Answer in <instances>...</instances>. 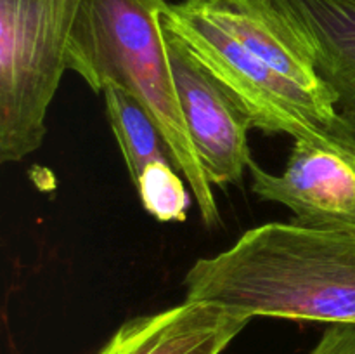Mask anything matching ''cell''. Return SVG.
<instances>
[{"label": "cell", "mask_w": 355, "mask_h": 354, "mask_svg": "<svg viewBox=\"0 0 355 354\" xmlns=\"http://www.w3.org/2000/svg\"><path fill=\"white\" fill-rule=\"evenodd\" d=\"M162 21L224 87L253 128L312 139L324 135L338 115L335 97L312 92L267 66L222 30L196 0L170 3Z\"/></svg>", "instance_id": "4"}, {"label": "cell", "mask_w": 355, "mask_h": 354, "mask_svg": "<svg viewBox=\"0 0 355 354\" xmlns=\"http://www.w3.org/2000/svg\"><path fill=\"white\" fill-rule=\"evenodd\" d=\"M196 2L222 30L267 66L312 92L333 96L318 75L311 45L274 0Z\"/></svg>", "instance_id": "8"}, {"label": "cell", "mask_w": 355, "mask_h": 354, "mask_svg": "<svg viewBox=\"0 0 355 354\" xmlns=\"http://www.w3.org/2000/svg\"><path fill=\"white\" fill-rule=\"evenodd\" d=\"M166 0H83L68 47V69L94 92L130 94L158 127L170 162L186 179L208 228L222 224L217 200L196 155L170 66L162 16Z\"/></svg>", "instance_id": "2"}, {"label": "cell", "mask_w": 355, "mask_h": 354, "mask_svg": "<svg viewBox=\"0 0 355 354\" xmlns=\"http://www.w3.org/2000/svg\"><path fill=\"white\" fill-rule=\"evenodd\" d=\"M293 141L279 176L250 163L253 194L290 208L297 226L355 235V113L338 110L324 135Z\"/></svg>", "instance_id": "5"}, {"label": "cell", "mask_w": 355, "mask_h": 354, "mask_svg": "<svg viewBox=\"0 0 355 354\" xmlns=\"http://www.w3.org/2000/svg\"><path fill=\"white\" fill-rule=\"evenodd\" d=\"M250 319L220 305L184 301L125 321L97 354H222Z\"/></svg>", "instance_id": "7"}, {"label": "cell", "mask_w": 355, "mask_h": 354, "mask_svg": "<svg viewBox=\"0 0 355 354\" xmlns=\"http://www.w3.org/2000/svg\"><path fill=\"white\" fill-rule=\"evenodd\" d=\"M182 283L186 301L248 318L355 323V235L269 222L198 259Z\"/></svg>", "instance_id": "1"}, {"label": "cell", "mask_w": 355, "mask_h": 354, "mask_svg": "<svg viewBox=\"0 0 355 354\" xmlns=\"http://www.w3.org/2000/svg\"><path fill=\"white\" fill-rule=\"evenodd\" d=\"M311 45L340 111L355 113V0H274Z\"/></svg>", "instance_id": "9"}, {"label": "cell", "mask_w": 355, "mask_h": 354, "mask_svg": "<svg viewBox=\"0 0 355 354\" xmlns=\"http://www.w3.org/2000/svg\"><path fill=\"white\" fill-rule=\"evenodd\" d=\"M83 0H0V162L17 163L47 134Z\"/></svg>", "instance_id": "3"}, {"label": "cell", "mask_w": 355, "mask_h": 354, "mask_svg": "<svg viewBox=\"0 0 355 354\" xmlns=\"http://www.w3.org/2000/svg\"><path fill=\"white\" fill-rule=\"evenodd\" d=\"M165 37L180 110L208 180L211 186L241 184L253 162L252 121L173 31L165 28Z\"/></svg>", "instance_id": "6"}, {"label": "cell", "mask_w": 355, "mask_h": 354, "mask_svg": "<svg viewBox=\"0 0 355 354\" xmlns=\"http://www.w3.org/2000/svg\"><path fill=\"white\" fill-rule=\"evenodd\" d=\"M186 179L170 160L155 162L142 170L134 184L142 207L159 222H182L189 207Z\"/></svg>", "instance_id": "11"}, {"label": "cell", "mask_w": 355, "mask_h": 354, "mask_svg": "<svg viewBox=\"0 0 355 354\" xmlns=\"http://www.w3.org/2000/svg\"><path fill=\"white\" fill-rule=\"evenodd\" d=\"M107 120L120 146L132 183H137L142 170L155 162L170 160L165 141L144 108L120 87L103 90Z\"/></svg>", "instance_id": "10"}, {"label": "cell", "mask_w": 355, "mask_h": 354, "mask_svg": "<svg viewBox=\"0 0 355 354\" xmlns=\"http://www.w3.org/2000/svg\"><path fill=\"white\" fill-rule=\"evenodd\" d=\"M309 354H355V323H333Z\"/></svg>", "instance_id": "12"}]
</instances>
